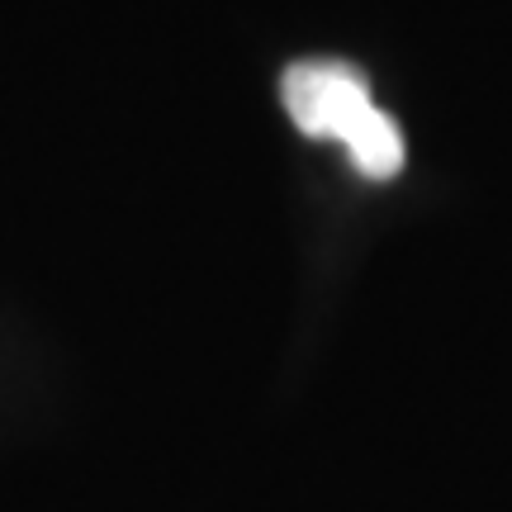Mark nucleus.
Segmentation results:
<instances>
[{"label":"nucleus","instance_id":"obj_2","mask_svg":"<svg viewBox=\"0 0 512 512\" xmlns=\"http://www.w3.org/2000/svg\"><path fill=\"white\" fill-rule=\"evenodd\" d=\"M347 157L351 166L370 176V181H389V176H399L403 171V133L394 128V119L384 110H370L361 124L347 133Z\"/></svg>","mask_w":512,"mask_h":512},{"label":"nucleus","instance_id":"obj_1","mask_svg":"<svg viewBox=\"0 0 512 512\" xmlns=\"http://www.w3.org/2000/svg\"><path fill=\"white\" fill-rule=\"evenodd\" d=\"M280 91H285L290 119L309 138H337V143H347L351 128L375 110L366 76L356 72V67H347V62H294L290 72H285Z\"/></svg>","mask_w":512,"mask_h":512}]
</instances>
